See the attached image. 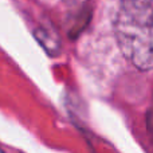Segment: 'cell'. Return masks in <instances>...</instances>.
Masks as SVG:
<instances>
[{"mask_svg":"<svg viewBox=\"0 0 153 153\" xmlns=\"http://www.w3.org/2000/svg\"><path fill=\"white\" fill-rule=\"evenodd\" d=\"M114 34L124 56L138 70L153 69V4L151 0H121Z\"/></svg>","mask_w":153,"mask_h":153,"instance_id":"obj_1","label":"cell"},{"mask_svg":"<svg viewBox=\"0 0 153 153\" xmlns=\"http://www.w3.org/2000/svg\"><path fill=\"white\" fill-rule=\"evenodd\" d=\"M65 3H67V4H78V3L83 1V0H63Z\"/></svg>","mask_w":153,"mask_h":153,"instance_id":"obj_2","label":"cell"}]
</instances>
